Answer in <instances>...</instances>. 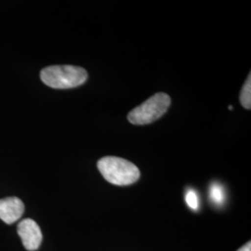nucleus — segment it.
Returning a JSON list of instances; mask_svg holds the SVG:
<instances>
[{
	"instance_id": "f257e3e1",
	"label": "nucleus",
	"mask_w": 251,
	"mask_h": 251,
	"mask_svg": "<svg viewBox=\"0 0 251 251\" xmlns=\"http://www.w3.org/2000/svg\"><path fill=\"white\" fill-rule=\"evenodd\" d=\"M40 78L48 87L65 90L83 85L88 79V73L78 66L52 65L42 69Z\"/></svg>"
},
{
	"instance_id": "423d86ee",
	"label": "nucleus",
	"mask_w": 251,
	"mask_h": 251,
	"mask_svg": "<svg viewBox=\"0 0 251 251\" xmlns=\"http://www.w3.org/2000/svg\"><path fill=\"white\" fill-rule=\"evenodd\" d=\"M209 198L216 205H223L225 201V190L219 183L211 184L209 188Z\"/></svg>"
},
{
	"instance_id": "20e7f679",
	"label": "nucleus",
	"mask_w": 251,
	"mask_h": 251,
	"mask_svg": "<svg viewBox=\"0 0 251 251\" xmlns=\"http://www.w3.org/2000/svg\"><path fill=\"white\" fill-rule=\"evenodd\" d=\"M17 232L27 251H36L42 242V233L38 225L32 219H25L19 223Z\"/></svg>"
},
{
	"instance_id": "7ed1b4c3",
	"label": "nucleus",
	"mask_w": 251,
	"mask_h": 251,
	"mask_svg": "<svg viewBox=\"0 0 251 251\" xmlns=\"http://www.w3.org/2000/svg\"><path fill=\"white\" fill-rule=\"evenodd\" d=\"M171 103V97L168 94L155 93L141 105L132 109L127 115V120L133 125L151 124L168 111Z\"/></svg>"
},
{
	"instance_id": "39448f33",
	"label": "nucleus",
	"mask_w": 251,
	"mask_h": 251,
	"mask_svg": "<svg viewBox=\"0 0 251 251\" xmlns=\"http://www.w3.org/2000/svg\"><path fill=\"white\" fill-rule=\"evenodd\" d=\"M25 212V205L18 198L0 199V219L8 225H12L22 218Z\"/></svg>"
},
{
	"instance_id": "f03ea898",
	"label": "nucleus",
	"mask_w": 251,
	"mask_h": 251,
	"mask_svg": "<svg viewBox=\"0 0 251 251\" xmlns=\"http://www.w3.org/2000/svg\"><path fill=\"white\" fill-rule=\"evenodd\" d=\"M97 167L103 178L108 182L125 186L136 182L141 173L133 163L117 156H105L100 158Z\"/></svg>"
},
{
	"instance_id": "6e6552de",
	"label": "nucleus",
	"mask_w": 251,
	"mask_h": 251,
	"mask_svg": "<svg viewBox=\"0 0 251 251\" xmlns=\"http://www.w3.org/2000/svg\"><path fill=\"white\" fill-rule=\"evenodd\" d=\"M186 203L192 209L194 210H198L199 207V201H198V194L194 191V190H189L186 193V197H185Z\"/></svg>"
},
{
	"instance_id": "1a4fd4ad",
	"label": "nucleus",
	"mask_w": 251,
	"mask_h": 251,
	"mask_svg": "<svg viewBox=\"0 0 251 251\" xmlns=\"http://www.w3.org/2000/svg\"><path fill=\"white\" fill-rule=\"evenodd\" d=\"M237 251H251V242L247 243L245 246H243L241 249H239Z\"/></svg>"
},
{
	"instance_id": "0eeeda50",
	"label": "nucleus",
	"mask_w": 251,
	"mask_h": 251,
	"mask_svg": "<svg viewBox=\"0 0 251 251\" xmlns=\"http://www.w3.org/2000/svg\"><path fill=\"white\" fill-rule=\"evenodd\" d=\"M240 101L244 107L250 110L251 107V75H249L248 79L243 86L241 93H240Z\"/></svg>"
}]
</instances>
